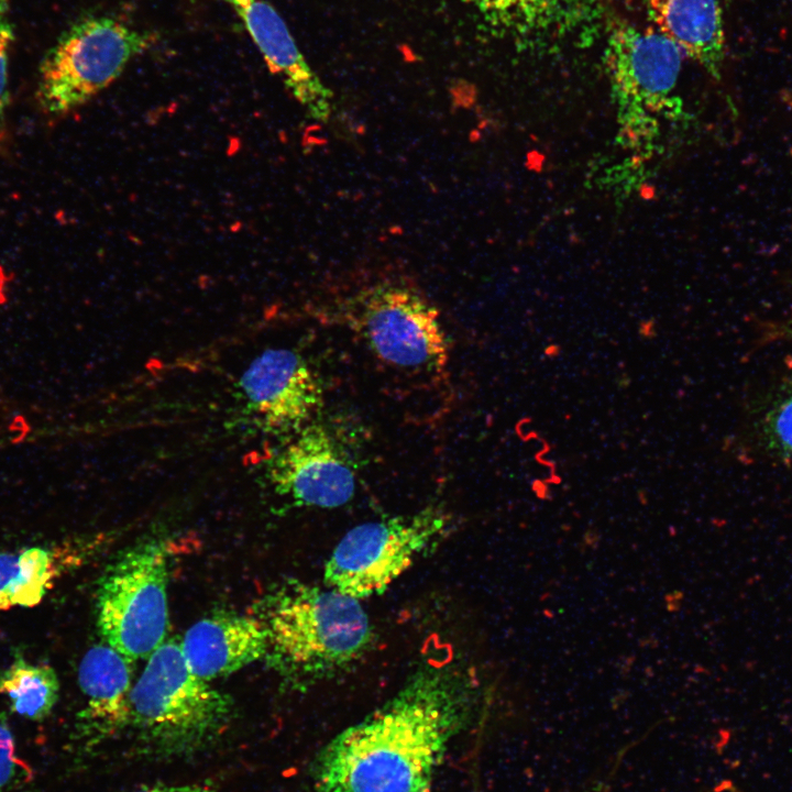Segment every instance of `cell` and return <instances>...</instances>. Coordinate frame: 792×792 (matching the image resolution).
I'll return each instance as SVG.
<instances>
[{"mask_svg":"<svg viewBox=\"0 0 792 792\" xmlns=\"http://www.w3.org/2000/svg\"><path fill=\"white\" fill-rule=\"evenodd\" d=\"M474 706V686L462 671L422 666L385 704L320 750L312 792H430Z\"/></svg>","mask_w":792,"mask_h":792,"instance_id":"cell-1","label":"cell"},{"mask_svg":"<svg viewBox=\"0 0 792 792\" xmlns=\"http://www.w3.org/2000/svg\"><path fill=\"white\" fill-rule=\"evenodd\" d=\"M255 615L267 634L268 664L296 689L350 669L374 638L358 598L299 580L277 584Z\"/></svg>","mask_w":792,"mask_h":792,"instance_id":"cell-2","label":"cell"},{"mask_svg":"<svg viewBox=\"0 0 792 792\" xmlns=\"http://www.w3.org/2000/svg\"><path fill=\"white\" fill-rule=\"evenodd\" d=\"M147 659L130 697L128 728L139 752L167 760L202 751L228 727L231 698L190 670L178 641H164Z\"/></svg>","mask_w":792,"mask_h":792,"instance_id":"cell-3","label":"cell"},{"mask_svg":"<svg viewBox=\"0 0 792 792\" xmlns=\"http://www.w3.org/2000/svg\"><path fill=\"white\" fill-rule=\"evenodd\" d=\"M152 44V35L107 14L73 22L44 55L35 97L45 114L65 116L89 102Z\"/></svg>","mask_w":792,"mask_h":792,"instance_id":"cell-4","label":"cell"},{"mask_svg":"<svg viewBox=\"0 0 792 792\" xmlns=\"http://www.w3.org/2000/svg\"><path fill=\"white\" fill-rule=\"evenodd\" d=\"M168 548L139 543L117 558L97 588V626L106 644L128 659L148 658L168 628Z\"/></svg>","mask_w":792,"mask_h":792,"instance_id":"cell-5","label":"cell"},{"mask_svg":"<svg viewBox=\"0 0 792 792\" xmlns=\"http://www.w3.org/2000/svg\"><path fill=\"white\" fill-rule=\"evenodd\" d=\"M449 516L437 506L350 529L328 558L326 586L354 598L380 595L438 543Z\"/></svg>","mask_w":792,"mask_h":792,"instance_id":"cell-6","label":"cell"},{"mask_svg":"<svg viewBox=\"0 0 792 792\" xmlns=\"http://www.w3.org/2000/svg\"><path fill=\"white\" fill-rule=\"evenodd\" d=\"M360 299L356 324L381 361L410 370L439 369L447 363L448 340L439 311L418 292L382 284Z\"/></svg>","mask_w":792,"mask_h":792,"instance_id":"cell-7","label":"cell"},{"mask_svg":"<svg viewBox=\"0 0 792 792\" xmlns=\"http://www.w3.org/2000/svg\"><path fill=\"white\" fill-rule=\"evenodd\" d=\"M484 30L519 50L585 46L602 32L605 0H457Z\"/></svg>","mask_w":792,"mask_h":792,"instance_id":"cell-8","label":"cell"},{"mask_svg":"<svg viewBox=\"0 0 792 792\" xmlns=\"http://www.w3.org/2000/svg\"><path fill=\"white\" fill-rule=\"evenodd\" d=\"M682 57V51L652 28L618 24L609 31L605 65L625 128L669 103Z\"/></svg>","mask_w":792,"mask_h":792,"instance_id":"cell-9","label":"cell"},{"mask_svg":"<svg viewBox=\"0 0 792 792\" xmlns=\"http://www.w3.org/2000/svg\"><path fill=\"white\" fill-rule=\"evenodd\" d=\"M274 492L298 507L338 508L355 493V473L329 428L310 422L294 432L266 465Z\"/></svg>","mask_w":792,"mask_h":792,"instance_id":"cell-10","label":"cell"},{"mask_svg":"<svg viewBox=\"0 0 792 792\" xmlns=\"http://www.w3.org/2000/svg\"><path fill=\"white\" fill-rule=\"evenodd\" d=\"M239 392L245 413L267 432L297 431L323 404L319 378L290 349H268L242 373Z\"/></svg>","mask_w":792,"mask_h":792,"instance_id":"cell-11","label":"cell"},{"mask_svg":"<svg viewBox=\"0 0 792 792\" xmlns=\"http://www.w3.org/2000/svg\"><path fill=\"white\" fill-rule=\"evenodd\" d=\"M226 1L243 22L270 69L280 77L308 117L326 121L332 111V92L310 67L276 9L265 0Z\"/></svg>","mask_w":792,"mask_h":792,"instance_id":"cell-12","label":"cell"},{"mask_svg":"<svg viewBox=\"0 0 792 792\" xmlns=\"http://www.w3.org/2000/svg\"><path fill=\"white\" fill-rule=\"evenodd\" d=\"M132 660L108 644L91 647L78 667L85 706L78 715L79 738L96 747L128 728L132 692Z\"/></svg>","mask_w":792,"mask_h":792,"instance_id":"cell-13","label":"cell"},{"mask_svg":"<svg viewBox=\"0 0 792 792\" xmlns=\"http://www.w3.org/2000/svg\"><path fill=\"white\" fill-rule=\"evenodd\" d=\"M179 645L190 670L211 681L265 658L267 634L256 615L221 613L195 623Z\"/></svg>","mask_w":792,"mask_h":792,"instance_id":"cell-14","label":"cell"},{"mask_svg":"<svg viewBox=\"0 0 792 792\" xmlns=\"http://www.w3.org/2000/svg\"><path fill=\"white\" fill-rule=\"evenodd\" d=\"M652 29L715 78L725 58L724 0H646Z\"/></svg>","mask_w":792,"mask_h":792,"instance_id":"cell-15","label":"cell"},{"mask_svg":"<svg viewBox=\"0 0 792 792\" xmlns=\"http://www.w3.org/2000/svg\"><path fill=\"white\" fill-rule=\"evenodd\" d=\"M86 553L79 544L0 552V613L36 606L62 571L79 563Z\"/></svg>","mask_w":792,"mask_h":792,"instance_id":"cell-16","label":"cell"},{"mask_svg":"<svg viewBox=\"0 0 792 792\" xmlns=\"http://www.w3.org/2000/svg\"><path fill=\"white\" fill-rule=\"evenodd\" d=\"M0 694L10 700L14 713L31 721L47 717L59 696V681L53 667L31 663L19 650L0 670Z\"/></svg>","mask_w":792,"mask_h":792,"instance_id":"cell-17","label":"cell"},{"mask_svg":"<svg viewBox=\"0 0 792 792\" xmlns=\"http://www.w3.org/2000/svg\"><path fill=\"white\" fill-rule=\"evenodd\" d=\"M767 448L792 464V378L778 392L762 419Z\"/></svg>","mask_w":792,"mask_h":792,"instance_id":"cell-18","label":"cell"},{"mask_svg":"<svg viewBox=\"0 0 792 792\" xmlns=\"http://www.w3.org/2000/svg\"><path fill=\"white\" fill-rule=\"evenodd\" d=\"M11 0H0V146L7 135L9 107V57L14 40L10 13Z\"/></svg>","mask_w":792,"mask_h":792,"instance_id":"cell-19","label":"cell"},{"mask_svg":"<svg viewBox=\"0 0 792 792\" xmlns=\"http://www.w3.org/2000/svg\"><path fill=\"white\" fill-rule=\"evenodd\" d=\"M15 743L8 717L0 712V792L8 787L15 769Z\"/></svg>","mask_w":792,"mask_h":792,"instance_id":"cell-20","label":"cell"},{"mask_svg":"<svg viewBox=\"0 0 792 792\" xmlns=\"http://www.w3.org/2000/svg\"><path fill=\"white\" fill-rule=\"evenodd\" d=\"M134 792H219L206 783H158L141 788Z\"/></svg>","mask_w":792,"mask_h":792,"instance_id":"cell-21","label":"cell"}]
</instances>
